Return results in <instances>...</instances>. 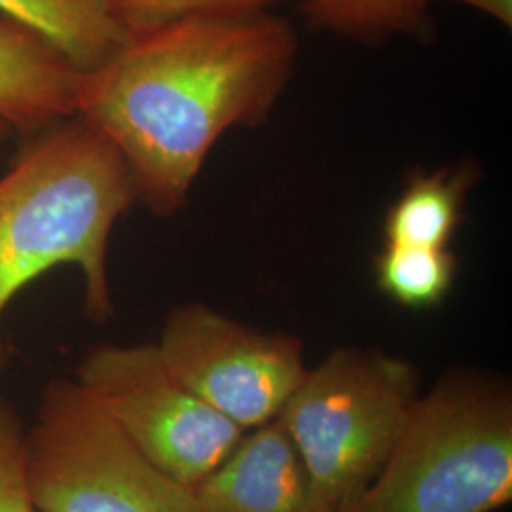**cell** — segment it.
I'll return each mask as SVG.
<instances>
[{"label": "cell", "mask_w": 512, "mask_h": 512, "mask_svg": "<svg viewBox=\"0 0 512 512\" xmlns=\"http://www.w3.org/2000/svg\"><path fill=\"white\" fill-rule=\"evenodd\" d=\"M156 346L181 384L243 431L279 418L306 372L296 336L247 327L202 302L171 311Z\"/></svg>", "instance_id": "7"}, {"label": "cell", "mask_w": 512, "mask_h": 512, "mask_svg": "<svg viewBox=\"0 0 512 512\" xmlns=\"http://www.w3.org/2000/svg\"><path fill=\"white\" fill-rule=\"evenodd\" d=\"M277 2L283 0H105L110 14L124 25L129 35L198 16L260 14Z\"/></svg>", "instance_id": "14"}, {"label": "cell", "mask_w": 512, "mask_h": 512, "mask_svg": "<svg viewBox=\"0 0 512 512\" xmlns=\"http://www.w3.org/2000/svg\"><path fill=\"white\" fill-rule=\"evenodd\" d=\"M511 499V387L456 370L421 393L384 467L342 512H494Z\"/></svg>", "instance_id": "3"}, {"label": "cell", "mask_w": 512, "mask_h": 512, "mask_svg": "<svg viewBox=\"0 0 512 512\" xmlns=\"http://www.w3.org/2000/svg\"><path fill=\"white\" fill-rule=\"evenodd\" d=\"M80 74L37 33L0 18V118L21 139L76 116Z\"/></svg>", "instance_id": "9"}, {"label": "cell", "mask_w": 512, "mask_h": 512, "mask_svg": "<svg viewBox=\"0 0 512 512\" xmlns=\"http://www.w3.org/2000/svg\"><path fill=\"white\" fill-rule=\"evenodd\" d=\"M192 494L200 512H330L279 418L245 431Z\"/></svg>", "instance_id": "8"}, {"label": "cell", "mask_w": 512, "mask_h": 512, "mask_svg": "<svg viewBox=\"0 0 512 512\" xmlns=\"http://www.w3.org/2000/svg\"><path fill=\"white\" fill-rule=\"evenodd\" d=\"M14 135V129H12V126L6 122V120H2L0 118V147L10 139Z\"/></svg>", "instance_id": "17"}, {"label": "cell", "mask_w": 512, "mask_h": 512, "mask_svg": "<svg viewBox=\"0 0 512 512\" xmlns=\"http://www.w3.org/2000/svg\"><path fill=\"white\" fill-rule=\"evenodd\" d=\"M459 260L448 247L385 243L374 260L380 291L406 308L437 306L454 285Z\"/></svg>", "instance_id": "13"}, {"label": "cell", "mask_w": 512, "mask_h": 512, "mask_svg": "<svg viewBox=\"0 0 512 512\" xmlns=\"http://www.w3.org/2000/svg\"><path fill=\"white\" fill-rule=\"evenodd\" d=\"M469 8H475L478 12L494 18L507 29L512 25V0H456Z\"/></svg>", "instance_id": "16"}, {"label": "cell", "mask_w": 512, "mask_h": 512, "mask_svg": "<svg viewBox=\"0 0 512 512\" xmlns=\"http://www.w3.org/2000/svg\"><path fill=\"white\" fill-rule=\"evenodd\" d=\"M420 395L416 366L376 349H332L306 368L279 420L330 512L344 511L380 473Z\"/></svg>", "instance_id": "4"}, {"label": "cell", "mask_w": 512, "mask_h": 512, "mask_svg": "<svg viewBox=\"0 0 512 512\" xmlns=\"http://www.w3.org/2000/svg\"><path fill=\"white\" fill-rule=\"evenodd\" d=\"M23 141L0 177V321L27 285L73 264L86 281L88 319L105 323L114 315L110 236L137 203L128 164L80 116ZM8 363L10 349L0 340V376Z\"/></svg>", "instance_id": "2"}, {"label": "cell", "mask_w": 512, "mask_h": 512, "mask_svg": "<svg viewBox=\"0 0 512 512\" xmlns=\"http://www.w3.org/2000/svg\"><path fill=\"white\" fill-rule=\"evenodd\" d=\"M23 439L18 408L0 395V512H38L25 480Z\"/></svg>", "instance_id": "15"}, {"label": "cell", "mask_w": 512, "mask_h": 512, "mask_svg": "<svg viewBox=\"0 0 512 512\" xmlns=\"http://www.w3.org/2000/svg\"><path fill=\"white\" fill-rule=\"evenodd\" d=\"M467 188L465 173H416L385 213V243L448 247L461 222Z\"/></svg>", "instance_id": "11"}, {"label": "cell", "mask_w": 512, "mask_h": 512, "mask_svg": "<svg viewBox=\"0 0 512 512\" xmlns=\"http://www.w3.org/2000/svg\"><path fill=\"white\" fill-rule=\"evenodd\" d=\"M0 12L52 44L80 73L101 67L131 37L105 0H0Z\"/></svg>", "instance_id": "10"}, {"label": "cell", "mask_w": 512, "mask_h": 512, "mask_svg": "<svg viewBox=\"0 0 512 512\" xmlns=\"http://www.w3.org/2000/svg\"><path fill=\"white\" fill-rule=\"evenodd\" d=\"M23 461L38 512H200L76 380L44 387Z\"/></svg>", "instance_id": "5"}, {"label": "cell", "mask_w": 512, "mask_h": 512, "mask_svg": "<svg viewBox=\"0 0 512 512\" xmlns=\"http://www.w3.org/2000/svg\"><path fill=\"white\" fill-rule=\"evenodd\" d=\"M76 382L152 465L190 490L245 433L181 384L156 344L92 348L76 368Z\"/></svg>", "instance_id": "6"}, {"label": "cell", "mask_w": 512, "mask_h": 512, "mask_svg": "<svg viewBox=\"0 0 512 512\" xmlns=\"http://www.w3.org/2000/svg\"><path fill=\"white\" fill-rule=\"evenodd\" d=\"M431 0H302L300 12L313 29L355 40L421 35L429 29Z\"/></svg>", "instance_id": "12"}, {"label": "cell", "mask_w": 512, "mask_h": 512, "mask_svg": "<svg viewBox=\"0 0 512 512\" xmlns=\"http://www.w3.org/2000/svg\"><path fill=\"white\" fill-rule=\"evenodd\" d=\"M296 54L291 23L270 12L173 21L80 74L76 116L118 148L137 202L171 217L220 137L268 116Z\"/></svg>", "instance_id": "1"}]
</instances>
